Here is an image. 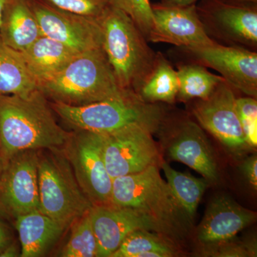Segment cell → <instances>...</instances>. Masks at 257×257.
<instances>
[{
  "label": "cell",
  "mask_w": 257,
  "mask_h": 257,
  "mask_svg": "<svg viewBox=\"0 0 257 257\" xmlns=\"http://www.w3.org/2000/svg\"><path fill=\"white\" fill-rule=\"evenodd\" d=\"M71 234L61 251L63 257H96L97 243L89 211L71 224Z\"/></svg>",
  "instance_id": "obj_26"
},
{
  "label": "cell",
  "mask_w": 257,
  "mask_h": 257,
  "mask_svg": "<svg viewBox=\"0 0 257 257\" xmlns=\"http://www.w3.org/2000/svg\"><path fill=\"white\" fill-rule=\"evenodd\" d=\"M179 87L177 70L161 52H157L155 69L138 96L147 102L173 103L177 99Z\"/></svg>",
  "instance_id": "obj_22"
},
{
  "label": "cell",
  "mask_w": 257,
  "mask_h": 257,
  "mask_svg": "<svg viewBox=\"0 0 257 257\" xmlns=\"http://www.w3.org/2000/svg\"><path fill=\"white\" fill-rule=\"evenodd\" d=\"M182 49L192 62L215 69L235 90L257 97V52L215 45Z\"/></svg>",
  "instance_id": "obj_13"
},
{
  "label": "cell",
  "mask_w": 257,
  "mask_h": 257,
  "mask_svg": "<svg viewBox=\"0 0 257 257\" xmlns=\"http://www.w3.org/2000/svg\"><path fill=\"white\" fill-rule=\"evenodd\" d=\"M8 0H0V23H1L2 14H3V9H4L5 5L6 4Z\"/></svg>",
  "instance_id": "obj_36"
},
{
  "label": "cell",
  "mask_w": 257,
  "mask_h": 257,
  "mask_svg": "<svg viewBox=\"0 0 257 257\" xmlns=\"http://www.w3.org/2000/svg\"><path fill=\"white\" fill-rule=\"evenodd\" d=\"M109 4L126 13L148 41L154 27L150 0H109Z\"/></svg>",
  "instance_id": "obj_27"
},
{
  "label": "cell",
  "mask_w": 257,
  "mask_h": 257,
  "mask_svg": "<svg viewBox=\"0 0 257 257\" xmlns=\"http://www.w3.org/2000/svg\"><path fill=\"white\" fill-rule=\"evenodd\" d=\"M12 242L11 234L6 225L0 221V253Z\"/></svg>",
  "instance_id": "obj_32"
},
{
  "label": "cell",
  "mask_w": 257,
  "mask_h": 257,
  "mask_svg": "<svg viewBox=\"0 0 257 257\" xmlns=\"http://www.w3.org/2000/svg\"><path fill=\"white\" fill-rule=\"evenodd\" d=\"M177 73L179 83L177 99L182 101L207 99L219 83L224 80L221 76L209 72L202 64L193 62L179 64Z\"/></svg>",
  "instance_id": "obj_23"
},
{
  "label": "cell",
  "mask_w": 257,
  "mask_h": 257,
  "mask_svg": "<svg viewBox=\"0 0 257 257\" xmlns=\"http://www.w3.org/2000/svg\"><path fill=\"white\" fill-rule=\"evenodd\" d=\"M164 125L170 135L167 155L171 160L188 166L208 182H216L219 174L215 157L202 126L189 118L169 124L167 116Z\"/></svg>",
  "instance_id": "obj_14"
},
{
  "label": "cell",
  "mask_w": 257,
  "mask_h": 257,
  "mask_svg": "<svg viewBox=\"0 0 257 257\" xmlns=\"http://www.w3.org/2000/svg\"><path fill=\"white\" fill-rule=\"evenodd\" d=\"M52 110L76 130L98 134L111 133L126 126H143L152 133L160 131L165 111L157 103L143 100L128 92L119 97L82 106L52 102Z\"/></svg>",
  "instance_id": "obj_5"
},
{
  "label": "cell",
  "mask_w": 257,
  "mask_h": 257,
  "mask_svg": "<svg viewBox=\"0 0 257 257\" xmlns=\"http://www.w3.org/2000/svg\"><path fill=\"white\" fill-rule=\"evenodd\" d=\"M199 0H160L161 4L166 6L187 7L197 4Z\"/></svg>",
  "instance_id": "obj_34"
},
{
  "label": "cell",
  "mask_w": 257,
  "mask_h": 257,
  "mask_svg": "<svg viewBox=\"0 0 257 257\" xmlns=\"http://www.w3.org/2000/svg\"><path fill=\"white\" fill-rule=\"evenodd\" d=\"M21 53L38 87L58 73L79 54L67 45L43 35Z\"/></svg>",
  "instance_id": "obj_19"
},
{
  "label": "cell",
  "mask_w": 257,
  "mask_h": 257,
  "mask_svg": "<svg viewBox=\"0 0 257 257\" xmlns=\"http://www.w3.org/2000/svg\"><path fill=\"white\" fill-rule=\"evenodd\" d=\"M37 152H20L4 163L0 182V212L13 219L40 210Z\"/></svg>",
  "instance_id": "obj_11"
},
{
  "label": "cell",
  "mask_w": 257,
  "mask_h": 257,
  "mask_svg": "<svg viewBox=\"0 0 257 257\" xmlns=\"http://www.w3.org/2000/svg\"><path fill=\"white\" fill-rule=\"evenodd\" d=\"M38 88L52 102L71 106L86 105L128 92L116 82L102 47L78 54Z\"/></svg>",
  "instance_id": "obj_4"
},
{
  "label": "cell",
  "mask_w": 257,
  "mask_h": 257,
  "mask_svg": "<svg viewBox=\"0 0 257 257\" xmlns=\"http://www.w3.org/2000/svg\"><path fill=\"white\" fill-rule=\"evenodd\" d=\"M101 47L121 89L138 95L156 64L157 52L132 19L109 6L99 20Z\"/></svg>",
  "instance_id": "obj_3"
},
{
  "label": "cell",
  "mask_w": 257,
  "mask_h": 257,
  "mask_svg": "<svg viewBox=\"0 0 257 257\" xmlns=\"http://www.w3.org/2000/svg\"><path fill=\"white\" fill-rule=\"evenodd\" d=\"M15 220L21 257L45 256L66 230L40 210L18 216Z\"/></svg>",
  "instance_id": "obj_18"
},
{
  "label": "cell",
  "mask_w": 257,
  "mask_h": 257,
  "mask_svg": "<svg viewBox=\"0 0 257 257\" xmlns=\"http://www.w3.org/2000/svg\"><path fill=\"white\" fill-rule=\"evenodd\" d=\"M232 239L203 246L202 254L217 257L256 256V243L254 240L235 242Z\"/></svg>",
  "instance_id": "obj_30"
},
{
  "label": "cell",
  "mask_w": 257,
  "mask_h": 257,
  "mask_svg": "<svg viewBox=\"0 0 257 257\" xmlns=\"http://www.w3.org/2000/svg\"><path fill=\"white\" fill-rule=\"evenodd\" d=\"M42 36L28 0H8L0 23V37L8 46L23 52Z\"/></svg>",
  "instance_id": "obj_20"
},
{
  "label": "cell",
  "mask_w": 257,
  "mask_h": 257,
  "mask_svg": "<svg viewBox=\"0 0 257 257\" xmlns=\"http://www.w3.org/2000/svg\"><path fill=\"white\" fill-rule=\"evenodd\" d=\"M43 36L60 42L79 53L101 47L99 20L56 8L45 0H28Z\"/></svg>",
  "instance_id": "obj_12"
},
{
  "label": "cell",
  "mask_w": 257,
  "mask_h": 257,
  "mask_svg": "<svg viewBox=\"0 0 257 257\" xmlns=\"http://www.w3.org/2000/svg\"><path fill=\"white\" fill-rule=\"evenodd\" d=\"M151 231L139 229L130 233L111 257H142L149 251H160L168 257L175 256V243Z\"/></svg>",
  "instance_id": "obj_25"
},
{
  "label": "cell",
  "mask_w": 257,
  "mask_h": 257,
  "mask_svg": "<svg viewBox=\"0 0 257 257\" xmlns=\"http://www.w3.org/2000/svg\"><path fill=\"white\" fill-rule=\"evenodd\" d=\"M38 89L29 72L21 52L0 37V95L27 94Z\"/></svg>",
  "instance_id": "obj_21"
},
{
  "label": "cell",
  "mask_w": 257,
  "mask_h": 257,
  "mask_svg": "<svg viewBox=\"0 0 257 257\" xmlns=\"http://www.w3.org/2000/svg\"><path fill=\"white\" fill-rule=\"evenodd\" d=\"M89 214L97 243L96 257H111L123 240L136 230L155 232L148 219L130 208L113 204L93 206Z\"/></svg>",
  "instance_id": "obj_16"
},
{
  "label": "cell",
  "mask_w": 257,
  "mask_h": 257,
  "mask_svg": "<svg viewBox=\"0 0 257 257\" xmlns=\"http://www.w3.org/2000/svg\"><path fill=\"white\" fill-rule=\"evenodd\" d=\"M236 110L243 135L250 148L257 145V101L251 96L236 97Z\"/></svg>",
  "instance_id": "obj_29"
},
{
  "label": "cell",
  "mask_w": 257,
  "mask_h": 257,
  "mask_svg": "<svg viewBox=\"0 0 257 257\" xmlns=\"http://www.w3.org/2000/svg\"><path fill=\"white\" fill-rule=\"evenodd\" d=\"M196 10L204 32L212 41L223 46L256 52L257 7L199 0Z\"/></svg>",
  "instance_id": "obj_8"
},
{
  "label": "cell",
  "mask_w": 257,
  "mask_h": 257,
  "mask_svg": "<svg viewBox=\"0 0 257 257\" xmlns=\"http://www.w3.org/2000/svg\"><path fill=\"white\" fill-rule=\"evenodd\" d=\"M61 150L92 206L111 204L113 179L104 163L100 134L76 130Z\"/></svg>",
  "instance_id": "obj_7"
},
{
  "label": "cell",
  "mask_w": 257,
  "mask_h": 257,
  "mask_svg": "<svg viewBox=\"0 0 257 257\" xmlns=\"http://www.w3.org/2000/svg\"><path fill=\"white\" fill-rule=\"evenodd\" d=\"M111 204L138 211L155 232L175 244L192 231L193 221L161 177L157 165L113 179Z\"/></svg>",
  "instance_id": "obj_2"
},
{
  "label": "cell",
  "mask_w": 257,
  "mask_h": 257,
  "mask_svg": "<svg viewBox=\"0 0 257 257\" xmlns=\"http://www.w3.org/2000/svg\"><path fill=\"white\" fill-rule=\"evenodd\" d=\"M162 168L167 184L180 205L194 221L199 202L207 189L208 182L174 170L167 162H162Z\"/></svg>",
  "instance_id": "obj_24"
},
{
  "label": "cell",
  "mask_w": 257,
  "mask_h": 257,
  "mask_svg": "<svg viewBox=\"0 0 257 257\" xmlns=\"http://www.w3.org/2000/svg\"><path fill=\"white\" fill-rule=\"evenodd\" d=\"M256 219V212L243 207L228 196L219 194L208 204L196 237L203 246L234 239Z\"/></svg>",
  "instance_id": "obj_17"
},
{
  "label": "cell",
  "mask_w": 257,
  "mask_h": 257,
  "mask_svg": "<svg viewBox=\"0 0 257 257\" xmlns=\"http://www.w3.org/2000/svg\"><path fill=\"white\" fill-rule=\"evenodd\" d=\"M64 11L99 20L110 4L109 0H45Z\"/></svg>",
  "instance_id": "obj_28"
},
{
  "label": "cell",
  "mask_w": 257,
  "mask_h": 257,
  "mask_svg": "<svg viewBox=\"0 0 257 257\" xmlns=\"http://www.w3.org/2000/svg\"><path fill=\"white\" fill-rule=\"evenodd\" d=\"M154 27L148 42H163L183 48L215 45L204 32L196 4L187 7L152 4Z\"/></svg>",
  "instance_id": "obj_15"
},
{
  "label": "cell",
  "mask_w": 257,
  "mask_h": 257,
  "mask_svg": "<svg viewBox=\"0 0 257 257\" xmlns=\"http://www.w3.org/2000/svg\"><path fill=\"white\" fill-rule=\"evenodd\" d=\"M3 170H4V161L3 157L0 155V182H1L2 175H3Z\"/></svg>",
  "instance_id": "obj_37"
},
{
  "label": "cell",
  "mask_w": 257,
  "mask_h": 257,
  "mask_svg": "<svg viewBox=\"0 0 257 257\" xmlns=\"http://www.w3.org/2000/svg\"><path fill=\"white\" fill-rule=\"evenodd\" d=\"M226 4L239 7H257V0H219Z\"/></svg>",
  "instance_id": "obj_35"
},
{
  "label": "cell",
  "mask_w": 257,
  "mask_h": 257,
  "mask_svg": "<svg viewBox=\"0 0 257 257\" xmlns=\"http://www.w3.org/2000/svg\"><path fill=\"white\" fill-rule=\"evenodd\" d=\"M37 156L40 211L67 229L90 210L92 203L61 149L38 150Z\"/></svg>",
  "instance_id": "obj_6"
},
{
  "label": "cell",
  "mask_w": 257,
  "mask_h": 257,
  "mask_svg": "<svg viewBox=\"0 0 257 257\" xmlns=\"http://www.w3.org/2000/svg\"><path fill=\"white\" fill-rule=\"evenodd\" d=\"M152 134L137 125L100 134L104 163L112 179L158 165L160 153Z\"/></svg>",
  "instance_id": "obj_9"
},
{
  "label": "cell",
  "mask_w": 257,
  "mask_h": 257,
  "mask_svg": "<svg viewBox=\"0 0 257 257\" xmlns=\"http://www.w3.org/2000/svg\"><path fill=\"white\" fill-rule=\"evenodd\" d=\"M40 89L0 95V155L4 163L25 150L62 149L70 137L57 124Z\"/></svg>",
  "instance_id": "obj_1"
},
{
  "label": "cell",
  "mask_w": 257,
  "mask_h": 257,
  "mask_svg": "<svg viewBox=\"0 0 257 257\" xmlns=\"http://www.w3.org/2000/svg\"><path fill=\"white\" fill-rule=\"evenodd\" d=\"M21 248H19L18 243L11 242L0 253V257L20 256Z\"/></svg>",
  "instance_id": "obj_33"
},
{
  "label": "cell",
  "mask_w": 257,
  "mask_h": 257,
  "mask_svg": "<svg viewBox=\"0 0 257 257\" xmlns=\"http://www.w3.org/2000/svg\"><path fill=\"white\" fill-rule=\"evenodd\" d=\"M235 89L226 81L216 86L207 99H194L192 113L202 128L235 155L249 150L236 110Z\"/></svg>",
  "instance_id": "obj_10"
},
{
  "label": "cell",
  "mask_w": 257,
  "mask_h": 257,
  "mask_svg": "<svg viewBox=\"0 0 257 257\" xmlns=\"http://www.w3.org/2000/svg\"><path fill=\"white\" fill-rule=\"evenodd\" d=\"M241 170L243 176L253 189L256 191L257 188V157L256 155L248 157L245 159L241 164Z\"/></svg>",
  "instance_id": "obj_31"
}]
</instances>
